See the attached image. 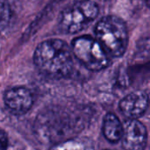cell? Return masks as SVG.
Masks as SVG:
<instances>
[{"mask_svg": "<svg viewBox=\"0 0 150 150\" xmlns=\"http://www.w3.org/2000/svg\"><path fill=\"white\" fill-rule=\"evenodd\" d=\"M74 54L68 44L59 39H49L36 47L33 62L39 71L51 78H64L74 69Z\"/></svg>", "mask_w": 150, "mask_h": 150, "instance_id": "6da1fadb", "label": "cell"}, {"mask_svg": "<svg viewBox=\"0 0 150 150\" xmlns=\"http://www.w3.org/2000/svg\"><path fill=\"white\" fill-rule=\"evenodd\" d=\"M96 39L112 57L122 56L128 44V32L125 22L116 16L102 18L95 27Z\"/></svg>", "mask_w": 150, "mask_h": 150, "instance_id": "7a4b0ae2", "label": "cell"}, {"mask_svg": "<svg viewBox=\"0 0 150 150\" xmlns=\"http://www.w3.org/2000/svg\"><path fill=\"white\" fill-rule=\"evenodd\" d=\"M98 12L99 8L93 1L76 0L62 11L59 26L65 33H77L85 29L98 17Z\"/></svg>", "mask_w": 150, "mask_h": 150, "instance_id": "3957f363", "label": "cell"}, {"mask_svg": "<svg viewBox=\"0 0 150 150\" xmlns=\"http://www.w3.org/2000/svg\"><path fill=\"white\" fill-rule=\"evenodd\" d=\"M74 56L88 69L99 71L111 62L110 55L96 38L83 35L72 40Z\"/></svg>", "mask_w": 150, "mask_h": 150, "instance_id": "277c9868", "label": "cell"}, {"mask_svg": "<svg viewBox=\"0 0 150 150\" xmlns=\"http://www.w3.org/2000/svg\"><path fill=\"white\" fill-rule=\"evenodd\" d=\"M4 102L6 108L14 115H23L33 106V96L31 91L22 86L8 89L4 94Z\"/></svg>", "mask_w": 150, "mask_h": 150, "instance_id": "5b68a950", "label": "cell"}, {"mask_svg": "<svg viewBox=\"0 0 150 150\" xmlns=\"http://www.w3.org/2000/svg\"><path fill=\"white\" fill-rule=\"evenodd\" d=\"M120 140L125 149H144L148 142L147 128L137 119L129 120L126 123L125 127H123V134Z\"/></svg>", "mask_w": 150, "mask_h": 150, "instance_id": "8992f818", "label": "cell"}, {"mask_svg": "<svg viewBox=\"0 0 150 150\" xmlns=\"http://www.w3.org/2000/svg\"><path fill=\"white\" fill-rule=\"evenodd\" d=\"M149 106V94L145 91H136L126 96L120 102V110L129 119H138L147 111Z\"/></svg>", "mask_w": 150, "mask_h": 150, "instance_id": "52a82bcc", "label": "cell"}, {"mask_svg": "<svg viewBox=\"0 0 150 150\" xmlns=\"http://www.w3.org/2000/svg\"><path fill=\"white\" fill-rule=\"evenodd\" d=\"M102 131L108 142L116 143L120 141L123 134V126L117 115L112 112H108L105 116Z\"/></svg>", "mask_w": 150, "mask_h": 150, "instance_id": "ba28073f", "label": "cell"}, {"mask_svg": "<svg viewBox=\"0 0 150 150\" xmlns=\"http://www.w3.org/2000/svg\"><path fill=\"white\" fill-rule=\"evenodd\" d=\"M11 18V7L8 0H0V31L7 26Z\"/></svg>", "mask_w": 150, "mask_h": 150, "instance_id": "9c48e42d", "label": "cell"}, {"mask_svg": "<svg viewBox=\"0 0 150 150\" xmlns=\"http://www.w3.org/2000/svg\"><path fill=\"white\" fill-rule=\"evenodd\" d=\"M9 143V139L6 133L4 130L0 129V149H7Z\"/></svg>", "mask_w": 150, "mask_h": 150, "instance_id": "30bf717a", "label": "cell"}]
</instances>
